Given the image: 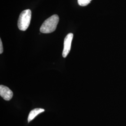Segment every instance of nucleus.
<instances>
[{"label": "nucleus", "mask_w": 126, "mask_h": 126, "mask_svg": "<svg viewBox=\"0 0 126 126\" xmlns=\"http://www.w3.org/2000/svg\"><path fill=\"white\" fill-rule=\"evenodd\" d=\"M59 19V16L57 15H53L46 19L41 26V32L46 34L54 32L58 24Z\"/></svg>", "instance_id": "obj_1"}, {"label": "nucleus", "mask_w": 126, "mask_h": 126, "mask_svg": "<svg viewBox=\"0 0 126 126\" xmlns=\"http://www.w3.org/2000/svg\"><path fill=\"white\" fill-rule=\"evenodd\" d=\"M73 37V34L70 33H69L66 36H65L64 40V46L63 49L62 55L63 58H66L69 54L71 48V45L72 42V39Z\"/></svg>", "instance_id": "obj_3"}, {"label": "nucleus", "mask_w": 126, "mask_h": 126, "mask_svg": "<svg viewBox=\"0 0 126 126\" xmlns=\"http://www.w3.org/2000/svg\"><path fill=\"white\" fill-rule=\"evenodd\" d=\"M3 51V45L1 40L0 39V54H2Z\"/></svg>", "instance_id": "obj_7"}, {"label": "nucleus", "mask_w": 126, "mask_h": 126, "mask_svg": "<svg viewBox=\"0 0 126 126\" xmlns=\"http://www.w3.org/2000/svg\"><path fill=\"white\" fill-rule=\"evenodd\" d=\"M45 111V109L42 108H35L30 112L28 118V122H30L32 121L37 115Z\"/></svg>", "instance_id": "obj_5"}, {"label": "nucleus", "mask_w": 126, "mask_h": 126, "mask_svg": "<svg viewBox=\"0 0 126 126\" xmlns=\"http://www.w3.org/2000/svg\"><path fill=\"white\" fill-rule=\"evenodd\" d=\"M0 95L3 99L8 101L12 99L13 96V93L12 91L7 86L0 85Z\"/></svg>", "instance_id": "obj_4"}, {"label": "nucleus", "mask_w": 126, "mask_h": 126, "mask_svg": "<svg viewBox=\"0 0 126 126\" xmlns=\"http://www.w3.org/2000/svg\"><path fill=\"white\" fill-rule=\"evenodd\" d=\"M32 18V11L30 9L23 10L20 14L18 20L19 29L22 31H25L30 24Z\"/></svg>", "instance_id": "obj_2"}, {"label": "nucleus", "mask_w": 126, "mask_h": 126, "mask_svg": "<svg viewBox=\"0 0 126 126\" xmlns=\"http://www.w3.org/2000/svg\"><path fill=\"white\" fill-rule=\"evenodd\" d=\"M92 0H78L79 4L81 6H86L89 4Z\"/></svg>", "instance_id": "obj_6"}]
</instances>
